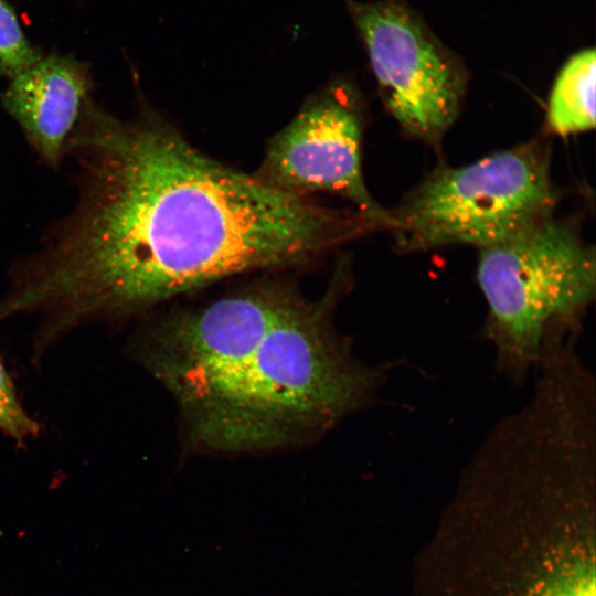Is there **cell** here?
<instances>
[{
	"label": "cell",
	"instance_id": "8992f818",
	"mask_svg": "<svg viewBox=\"0 0 596 596\" xmlns=\"http://www.w3.org/2000/svg\"><path fill=\"white\" fill-rule=\"evenodd\" d=\"M387 110L411 137L440 142L456 120L467 73L401 0H343Z\"/></svg>",
	"mask_w": 596,
	"mask_h": 596
},
{
	"label": "cell",
	"instance_id": "9c48e42d",
	"mask_svg": "<svg viewBox=\"0 0 596 596\" xmlns=\"http://www.w3.org/2000/svg\"><path fill=\"white\" fill-rule=\"evenodd\" d=\"M594 49H585L561 68L551 91L546 121L549 129L567 136L595 127Z\"/></svg>",
	"mask_w": 596,
	"mask_h": 596
},
{
	"label": "cell",
	"instance_id": "5b68a950",
	"mask_svg": "<svg viewBox=\"0 0 596 596\" xmlns=\"http://www.w3.org/2000/svg\"><path fill=\"white\" fill-rule=\"evenodd\" d=\"M556 201L545 148L531 141L468 166L440 167L391 214L402 252L489 247L552 216Z\"/></svg>",
	"mask_w": 596,
	"mask_h": 596
},
{
	"label": "cell",
	"instance_id": "52a82bcc",
	"mask_svg": "<svg viewBox=\"0 0 596 596\" xmlns=\"http://www.w3.org/2000/svg\"><path fill=\"white\" fill-rule=\"evenodd\" d=\"M355 102L349 83L329 86L270 140L256 175L292 194L321 191L344 196L389 230L391 214L369 193L362 175V121Z\"/></svg>",
	"mask_w": 596,
	"mask_h": 596
},
{
	"label": "cell",
	"instance_id": "6da1fadb",
	"mask_svg": "<svg viewBox=\"0 0 596 596\" xmlns=\"http://www.w3.org/2000/svg\"><path fill=\"white\" fill-rule=\"evenodd\" d=\"M66 155L75 204L28 262L34 300L65 332L375 228L210 159L148 109L125 119L87 100Z\"/></svg>",
	"mask_w": 596,
	"mask_h": 596
},
{
	"label": "cell",
	"instance_id": "8fae6325",
	"mask_svg": "<svg viewBox=\"0 0 596 596\" xmlns=\"http://www.w3.org/2000/svg\"><path fill=\"white\" fill-rule=\"evenodd\" d=\"M40 425L22 406L10 375L0 359V433L19 446L36 437Z\"/></svg>",
	"mask_w": 596,
	"mask_h": 596
},
{
	"label": "cell",
	"instance_id": "3957f363",
	"mask_svg": "<svg viewBox=\"0 0 596 596\" xmlns=\"http://www.w3.org/2000/svg\"><path fill=\"white\" fill-rule=\"evenodd\" d=\"M596 447L563 426L492 429L447 515L473 545L472 596H595Z\"/></svg>",
	"mask_w": 596,
	"mask_h": 596
},
{
	"label": "cell",
	"instance_id": "30bf717a",
	"mask_svg": "<svg viewBox=\"0 0 596 596\" xmlns=\"http://www.w3.org/2000/svg\"><path fill=\"white\" fill-rule=\"evenodd\" d=\"M41 57L25 36L14 10L0 0V75L10 79Z\"/></svg>",
	"mask_w": 596,
	"mask_h": 596
},
{
	"label": "cell",
	"instance_id": "7a4b0ae2",
	"mask_svg": "<svg viewBox=\"0 0 596 596\" xmlns=\"http://www.w3.org/2000/svg\"><path fill=\"white\" fill-rule=\"evenodd\" d=\"M333 289L309 300L284 284L243 291L201 326L166 387L192 445L217 453L304 443L368 407L386 376L363 364L332 322Z\"/></svg>",
	"mask_w": 596,
	"mask_h": 596
},
{
	"label": "cell",
	"instance_id": "ba28073f",
	"mask_svg": "<svg viewBox=\"0 0 596 596\" xmlns=\"http://www.w3.org/2000/svg\"><path fill=\"white\" fill-rule=\"evenodd\" d=\"M91 93L84 64L49 55L10 78L0 99L40 158L56 168Z\"/></svg>",
	"mask_w": 596,
	"mask_h": 596
},
{
	"label": "cell",
	"instance_id": "277c9868",
	"mask_svg": "<svg viewBox=\"0 0 596 596\" xmlns=\"http://www.w3.org/2000/svg\"><path fill=\"white\" fill-rule=\"evenodd\" d=\"M476 279L487 307L482 334L498 370L520 384L550 343L578 337L596 294L594 246L550 216L480 248Z\"/></svg>",
	"mask_w": 596,
	"mask_h": 596
}]
</instances>
